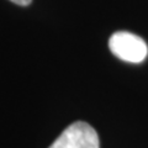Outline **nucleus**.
I'll return each instance as SVG.
<instances>
[{
	"mask_svg": "<svg viewBox=\"0 0 148 148\" xmlns=\"http://www.w3.org/2000/svg\"><path fill=\"white\" fill-rule=\"evenodd\" d=\"M109 47L117 58L130 63H141L148 54L145 40L127 31H119L110 37Z\"/></svg>",
	"mask_w": 148,
	"mask_h": 148,
	"instance_id": "1",
	"label": "nucleus"
},
{
	"mask_svg": "<svg viewBox=\"0 0 148 148\" xmlns=\"http://www.w3.org/2000/svg\"><path fill=\"white\" fill-rule=\"evenodd\" d=\"M48 148H100L99 136L89 123L78 121L68 126Z\"/></svg>",
	"mask_w": 148,
	"mask_h": 148,
	"instance_id": "2",
	"label": "nucleus"
},
{
	"mask_svg": "<svg viewBox=\"0 0 148 148\" xmlns=\"http://www.w3.org/2000/svg\"><path fill=\"white\" fill-rule=\"evenodd\" d=\"M10 1L15 3V4H17V5H20V6H27L32 0H10Z\"/></svg>",
	"mask_w": 148,
	"mask_h": 148,
	"instance_id": "3",
	"label": "nucleus"
}]
</instances>
